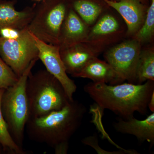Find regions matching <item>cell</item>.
Returning <instances> with one entry per match:
<instances>
[{
  "label": "cell",
  "mask_w": 154,
  "mask_h": 154,
  "mask_svg": "<svg viewBox=\"0 0 154 154\" xmlns=\"http://www.w3.org/2000/svg\"><path fill=\"white\" fill-rule=\"evenodd\" d=\"M87 107L74 99L47 115L31 117L26 125L29 138L54 149L56 154L67 153L69 141L82 124Z\"/></svg>",
  "instance_id": "1"
},
{
  "label": "cell",
  "mask_w": 154,
  "mask_h": 154,
  "mask_svg": "<svg viewBox=\"0 0 154 154\" xmlns=\"http://www.w3.org/2000/svg\"><path fill=\"white\" fill-rule=\"evenodd\" d=\"M154 82L116 85L92 82L84 86V90L99 108L127 119L134 117L136 112L143 115L147 113L149 101L154 92Z\"/></svg>",
  "instance_id": "2"
},
{
  "label": "cell",
  "mask_w": 154,
  "mask_h": 154,
  "mask_svg": "<svg viewBox=\"0 0 154 154\" xmlns=\"http://www.w3.org/2000/svg\"><path fill=\"white\" fill-rule=\"evenodd\" d=\"M26 89L30 118L40 117L60 110L71 101L60 82L46 69L34 74L31 72Z\"/></svg>",
  "instance_id": "3"
},
{
  "label": "cell",
  "mask_w": 154,
  "mask_h": 154,
  "mask_svg": "<svg viewBox=\"0 0 154 154\" xmlns=\"http://www.w3.org/2000/svg\"><path fill=\"white\" fill-rule=\"evenodd\" d=\"M38 60L36 59L31 62L16 83L5 89L2 97V112L9 132L14 142L22 149L26 125L30 118L26 83Z\"/></svg>",
  "instance_id": "4"
},
{
  "label": "cell",
  "mask_w": 154,
  "mask_h": 154,
  "mask_svg": "<svg viewBox=\"0 0 154 154\" xmlns=\"http://www.w3.org/2000/svg\"><path fill=\"white\" fill-rule=\"evenodd\" d=\"M69 8L66 0H43L36 6L28 30L39 40L58 45L61 28Z\"/></svg>",
  "instance_id": "5"
},
{
  "label": "cell",
  "mask_w": 154,
  "mask_h": 154,
  "mask_svg": "<svg viewBox=\"0 0 154 154\" xmlns=\"http://www.w3.org/2000/svg\"><path fill=\"white\" fill-rule=\"evenodd\" d=\"M38 48L28 27L22 36L16 39H5L0 36V57L18 78L32 61L38 59Z\"/></svg>",
  "instance_id": "6"
},
{
  "label": "cell",
  "mask_w": 154,
  "mask_h": 154,
  "mask_svg": "<svg viewBox=\"0 0 154 154\" xmlns=\"http://www.w3.org/2000/svg\"><path fill=\"white\" fill-rule=\"evenodd\" d=\"M141 52L140 43L136 39L124 42L105 54V57L122 81L136 83V70Z\"/></svg>",
  "instance_id": "7"
},
{
  "label": "cell",
  "mask_w": 154,
  "mask_h": 154,
  "mask_svg": "<svg viewBox=\"0 0 154 154\" xmlns=\"http://www.w3.org/2000/svg\"><path fill=\"white\" fill-rule=\"evenodd\" d=\"M33 36L38 50V59L42 62L48 71L60 82L69 99L71 101L73 100V96L77 87L74 82L68 76L61 58L59 47L45 43Z\"/></svg>",
  "instance_id": "8"
},
{
  "label": "cell",
  "mask_w": 154,
  "mask_h": 154,
  "mask_svg": "<svg viewBox=\"0 0 154 154\" xmlns=\"http://www.w3.org/2000/svg\"><path fill=\"white\" fill-rule=\"evenodd\" d=\"M92 44L84 42L60 49L61 58L67 73L72 77L79 73L86 65L99 53Z\"/></svg>",
  "instance_id": "9"
},
{
  "label": "cell",
  "mask_w": 154,
  "mask_h": 154,
  "mask_svg": "<svg viewBox=\"0 0 154 154\" xmlns=\"http://www.w3.org/2000/svg\"><path fill=\"white\" fill-rule=\"evenodd\" d=\"M88 30L87 25L71 8H69L61 28L58 46L60 48L85 42Z\"/></svg>",
  "instance_id": "10"
},
{
  "label": "cell",
  "mask_w": 154,
  "mask_h": 154,
  "mask_svg": "<svg viewBox=\"0 0 154 154\" xmlns=\"http://www.w3.org/2000/svg\"><path fill=\"white\" fill-rule=\"evenodd\" d=\"M113 126L117 132L134 136L140 142L146 141L152 146L154 143V112L143 120L134 117L127 119L119 117Z\"/></svg>",
  "instance_id": "11"
},
{
  "label": "cell",
  "mask_w": 154,
  "mask_h": 154,
  "mask_svg": "<svg viewBox=\"0 0 154 154\" xmlns=\"http://www.w3.org/2000/svg\"><path fill=\"white\" fill-rule=\"evenodd\" d=\"M17 2L16 0L0 1V29L10 27L22 30L28 27L34 16L36 5L18 11L15 8Z\"/></svg>",
  "instance_id": "12"
},
{
  "label": "cell",
  "mask_w": 154,
  "mask_h": 154,
  "mask_svg": "<svg viewBox=\"0 0 154 154\" xmlns=\"http://www.w3.org/2000/svg\"><path fill=\"white\" fill-rule=\"evenodd\" d=\"M103 1L121 15L127 26L128 34H134L140 29L145 17L144 10L140 0H121L119 2Z\"/></svg>",
  "instance_id": "13"
},
{
  "label": "cell",
  "mask_w": 154,
  "mask_h": 154,
  "mask_svg": "<svg viewBox=\"0 0 154 154\" xmlns=\"http://www.w3.org/2000/svg\"><path fill=\"white\" fill-rule=\"evenodd\" d=\"M74 77L87 78L93 82L109 83L110 85H118L123 82L109 64L97 57L91 59Z\"/></svg>",
  "instance_id": "14"
},
{
  "label": "cell",
  "mask_w": 154,
  "mask_h": 154,
  "mask_svg": "<svg viewBox=\"0 0 154 154\" xmlns=\"http://www.w3.org/2000/svg\"><path fill=\"white\" fill-rule=\"evenodd\" d=\"M66 1L69 7L77 13L86 25L93 24L102 12L101 6L89 0Z\"/></svg>",
  "instance_id": "15"
},
{
  "label": "cell",
  "mask_w": 154,
  "mask_h": 154,
  "mask_svg": "<svg viewBox=\"0 0 154 154\" xmlns=\"http://www.w3.org/2000/svg\"><path fill=\"white\" fill-rule=\"evenodd\" d=\"M119 28V24L114 17L110 15H105L99 19L88 33L85 42L92 44L98 38L115 33Z\"/></svg>",
  "instance_id": "16"
},
{
  "label": "cell",
  "mask_w": 154,
  "mask_h": 154,
  "mask_svg": "<svg viewBox=\"0 0 154 154\" xmlns=\"http://www.w3.org/2000/svg\"><path fill=\"white\" fill-rule=\"evenodd\" d=\"M154 81V53L152 50L141 51L136 70V83Z\"/></svg>",
  "instance_id": "17"
},
{
  "label": "cell",
  "mask_w": 154,
  "mask_h": 154,
  "mask_svg": "<svg viewBox=\"0 0 154 154\" xmlns=\"http://www.w3.org/2000/svg\"><path fill=\"white\" fill-rule=\"evenodd\" d=\"M5 89H0V146L3 149L14 154H26L28 152L19 147L12 138L2 110V99Z\"/></svg>",
  "instance_id": "18"
},
{
  "label": "cell",
  "mask_w": 154,
  "mask_h": 154,
  "mask_svg": "<svg viewBox=\"0 0 154 154\" xmlns=\"http://www.w3.org/2000/svg\"><path fill=\"white\" fill-rule=\"evenodd\" d=\"M154 32V0H152L143 25L136 33L135 39L140 43L149 41L152 37Z\"/></svg>",
  "instance_id": "19"
},
{
  "label": "cell",
  "mask_w": 154,
  "mask_h": 154,
  "mask_svg": "<svg viewBox=\"0 0 154 154\" xmlns=\"http://www.w3.org/2000/svg\"><path fill=\"white\" fill-rule=\"evenodd\" d=\"M18 76L0 57V89H6L18 81Z\"/></svg>",
  "instance_id": "20"
},
{
  "label": "cell",
  "mask_w": 154,
  "mask_h": 154,
  "mask_svg": "<svg viewBox=\"0 0 154 154\" xmlns=\"http://www.w3.org/2000/svg\"><path fill=\"white\" fill-rule=\"evenodd\" d=\"M26 28L20 30L12 27H5L0 29V36L5 39H16L22 36Z\"/></svg>",
  "instance_id": "21"
},
{
  "label": "cell",
  "mask_w": 154,
  "mask_h": 154,
  "mask_svg": "<svg viewBox=\"0 0 154 154\" xmlns=\"http://www.w3.org/2000/svg\"><path fill=\"white\" fill-rule=\"evenodd\" d=\"M148 107L152 112H154V92L152 94L149 101Z\"/></svg>",
  "instance_id": "22"
},
{
  "label": "cell",
  "mask_w": 154,
  "mask_h": 154,
  "mask_svg": "<svg viewBox=\"0 0 154 154\" xmlns=\"http://www.w3.org/2000/svg\"><path fill=\"white\" fill-rule=\"evenodd\" d=\"M33 1H38V2H40V1H43V0H33Z\"/></svg>",
  "instance_id": "23"
},
{
  "label": "cell",
  "mask_w": 154,
  "mask_h": 154,
  "mask_svg": "<svg viewBox=\"0 0 154 154\" xmlns=\"http://www.w3.org/2000/svg\"><path fill=\"white\" fill-rule=\"evenodd\" d=\"M0 1H1V0H0Z\"/></svg>",
  "instance_id": "24"
}]
</instances>
